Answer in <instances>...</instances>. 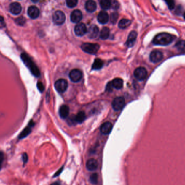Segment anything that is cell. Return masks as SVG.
<instances>
[{
  "label": "cell",
  "instance_id": "6da1fadb",
  "mask_svg": "<svg viewBox=\"0 0 185 185\" xmlns=\"http://www.w3.org/2000/svg\"><path fill=\"white\" fill-rule=\"evenodd\" d=\"M21 58L26 67L28 68L29 70H30L34 76L35 77H40V73L38 67H37L34 62L32 60V59L26 53H22L21 55Z\"/></svg>",
  "mask_w": 185,
  "mask_h": 185
},
{
  "label": "cell",
  "instance_id": "7a4b0ae2",
  "mask_svg": "<svg viewBox=\"0 0 185 185\" xmlns=\"http://www.w3.org/2000/svg\"><path fill=\"white\" fill-rule=\"evenodd\" d=\"M174 38L173 35L167 33L159 34L153 39L154 44L159 46H167L170 44L174 40Z\"/></svg>",
  "mask_w": 185,
  "mask_h": 185
},
{
  "label": "cell",
  "instance_id": "3957f363",
  "mask_svg": "<svg viewBox=\"0 0 185 185\" xmlns=\"http://www.w3.org/2000/svg\"><path fill=\"white\" fill-rule=\"evenodd\" d=\"M82 49L83 51L90 54H96L99 51V45L96 43H85L82 46Z\"/></svg>",
  "mask_w": 185,
  "mask_h": 185
},
{
  "label": "cell",
  "instance_id": "277c9868",
  "mask_svg": "<svg viewBox=\"0 0 185 185\" xmlns=\"http://www.w3.org/2000/svg\"><path fill=\"white\" fill-rule=\"evenodd\" d=\"M54 87L57 92L60 93H63L67 90L68 82L66 80L63 79H59L54 83Z\"/></svg>",
  "mask_w": 185,
  "mask_h": 185
},
{
  "label": "cell",
  "instance_id": "5b68a950",
  "mask_svg": "<svg viewBox=\"0 0 185 185\" xmlns=\"http://www.w3.org/2000/svg\"><path fill=\"white\" fill-rule=\"evenodd\" d=\"M147 70L144 67H138L134 71V75L135 78L139 81H143L147 77Z\"/></svg>",
  "mask_w": 185,
  "mask_h": 185
},
{
  "label": "cell",
  "instance_id": "8992f818",
  "mask_svg": "<svg viewBox=\"0 0 185 185\" xmlns=\"http://www.w3.org/2000/svg\"><path fill=\"white\" fill-rule=\"evenodd\" d=\"M65 19L66 17L64 13L60 10L55 12L53 15V21L57 25H61L63 24L65 21Z\"/></svg>",
  "mask_w": 185,
  "mask_h": 185
},
{
  "label": "cell",
  "instance_id": "52a82bcc",
  "mask_svg": "<svg viewBox=\"0 0 185 185\" xmlns=\"http://www.w3.org/2000/svg\"><path fill=\"white\" fill-rule=\"evenodd\" d=\"M125 105V100L123 97L116 98L112 103V108L116 111H119L124 107Z\"/></svg>",
  "mask_w": 185,
  "mask_h": 185
},
{
  "label": "cell",
  "instance_id": "ba28073f",
  "mask_svg": "<svg viewBox=\"0 0 185 185\" xmlns=\"http://www.w3.org/2000/svg\"><path fill=\"white\" fill-rule=\"evenodd\" d=\"M69 77L72 82H78L83 77V73L78 69H74L71 71Z\"/></svg>",
  "mask_w": 185,
  "mask_h": 185
},
{
  "label": "cell",
  "instance_id": "9c48e42d",
  "mask_svg": "<svg viewBox=\"0 0 185 185\" xmlns=\"http://www.w3.org/2000/svg\"><path fill=\"white\" fill-rule=\"evenodd\" d=\"M163 54L161 51L158 50H155L150 53V60L153 63H158L162 60Z\"/></svg>",
  "mask_w": 185,
  "mask_h": 185
},
{
  "label": "cell",
  "instance_id": "30bf717a",
  "mask_svg": "<svg viewBox=\"0 0 185 185\" xmlns=\"http://www.w3.org/2000/svg\"><path fill=\"white\" fill-rule=\"evenodd\" d=\"M87 29L85 24L83 23H80L77 25L74 28V32L75 34L79 36H82L85 35L87 33Z\"/></svg>",
  "mask_w": 185,
  "mask_h": 185
},
{
  "label": "cell",
  "instance_id": "8fae6325",
  "mask_svg": "<svg viewBox=\"0 0 185 185\" xmlns=\"http://www.w3.org/2000/svg\"><path fill=\"white\" fill-rule=\"evenodd\" d=\"M34 125V123L32 120L31 121V122L29 123L28 125L20 134L19 136V139L20 140L27 137L29 134L31 133L32 131V127Z\"/></svg>",
  "mask_w": 185,
  "mask_h": 185
},
{
  "label": "cell",
  "instance_id": "7c38bea8",
  "mask_svg": "<svg viewBox=\"0 0 185 185\" xmlns=\"http://www.w3.org/2000/svg\"><path fill=\"white\" fill-rule=\"evenodd\" d=\"M83 15L79 10H75L71 14V20L72 22L78 23L82 19Z\"/></svg>",
  "mask_w": 185,
  "mask_h": 185
},
{
  "label": "cell",
  "instance_id": "4fadbf2b",
  "mask_svg": "<svg viewBox=\"0 0 185 185\" xmlns=\"http://www.w3.org/2000/svg\"><path fill=\"white\" fill-rule=\"evenodd\" d=\"M137 36V34L136 31H132L130 32V33L128 36V40L126 42V45L128 47H131L134 46L136 40Z\"/></svg>",
  "mask_w": 185,
  "mask_h": 185
},
{
  "label": "cell",
  "instance_id": "5bb4252c",
  "mask_svg": "<svg viewBox=\"0 0 185 185\" xmlns=\"http://www.w3.org/2000/svg\"><path fill=\"white\" fill-rule=\"evenodd\" d=\"M88 37L90 38H97L99 33V28L96 25H92L87 30Z\"/></svg>",
  "mask_w": 185,
  "mask_h": 185
},
{
  "label": "cell",
  "instance_id": "9a60e30c",
  "mask_svg": "<svg viewBox=\"0 0 185 185\" xmlns=\"http://www.w3.org/2000/svg\"><path fill=\"white\" fill-rule=\"evenodd\" d=\"M86 168L90 171H94L97 169L98 167V161L95 159L89 160L86 165Z\"/></svg>",
  "mask_w": 185,
  "mask_h": 185
},
{
  "label": "cell",
  "instance_id": "2e32d148",
  "mask_svg": "<svg viewBox=\"0 0 185 185\" xmlns=\"http://www.w3.org/2000/svg\"><path fill=\"white\" fill-rule=\"evenodd\" d=\"M9 10L10 13L14 15H18L21 13L22 8L20 3L14 2L10 5Z\"/></svg>",
  "mask_w": 185,
  "mask_h": 185
},
{
  "label": "cell",
  "instance_id": "e0dca14e",
  "mask_svg": "<svg viewBox=\"0 0 185 185\" xmlns=\"http://www.w3.org/2000/svg\"><path fill=\"white\" fill-rule=\"evenodd\" d=\"M40 14V11L38 8L35 6H31L29 7L28 9V15L33 19H36L38 17Z\"/></svg>",
  "mask_w": 185,
  "mask_h": 185
},
{
  "label": "cell",
  "instance_id": "ac0fdd59",
  "mask_svg": "<svg viewBox=\"0 0 185 185\" xmlns=\"http://www.w3.org/2000/svg\"><path fill=\"white\" fill-rule=\"evenodd\" d=\"M112 129V124L110 122H106L104 123L101 127V132L104 135L110 134Z\"/></svg>",
  "mask_w": 185,
  "mask_h": 185
},
{
  "label": "cell",
  "instance_id": "d6986e66",
  "mask_svg": "<svg viewBox=\"0 0 185 185\" xmlns=\"http://www.w3.org/2000/svg\"><path fill=\"white\" fill-rule=\"evenodd\" d=\"M70 113V108L68 107V106L67 105H62L59 108V115L60 116L61 118L65 119L67 118V116H68Z\"/></svg>",
  "mask_w": 185,
  "mask_h": 185
},
{
  "label": "cell",
  "instance_id": "ffe728a7",
  "mask_svg": "<svg viewBox=\"0 0 185 185\" xmlns=\"http://www.w3.org/2000/svg\"><path fill=\"white\" fill-rule=\"evenodd\" d=\"M85 8L88 12L92 13L97 8L96 2L93 0H88L85 4Z\"/></svg>",
  "mask_w": 185,
  "mask_h": 185
},
{
  "label": "cell",
  "instance_id": "44dd1931",
  "mask_svg": "<svg viewBox=\"0 0 185 185\" xmlns=\"http://www.w3.org/2000/svg\"><path fill=\"white\" fill-rule=\"evenodd\" d=\"M97 19L100 23L106 24L108 22V14L106 12H101L98 15Z\"/></svg>",
  "mask_w": 185,
  "mask_h": 185
},
{
  "label": "cell",
  "instance_id": "7402d4cb",
  "mask_svg": "<svg viewBox=\"0 0 185 185\" xmlns=\"http://www.w3.org/2000/svg\"><path fill=\"white\" fill-rule=\"evenodd\" d=\"M111 82L113 88L117 90L121 89L123 86V81L120 78H116Z\"/></svg>",
  "mask_w": 185,
  "mask_h": 185
},
{
  "label": "cell",
  "instance_id": "603a6c76",
  "mask_svg": "<svg viewBox=\"0 0 185 185\" xmlns=\"http://www.w3.org/2000/svg\"><path fill=\"white\" fill-rule=\"evenodd\" d=\"M85 118H86V116H85V113L83 111H81V112H79L77 115L74 116V121L79 123V124H81L85 120Z\"/></svg>",
  "mask_w": 185,
  "mask_h": 185
},
{
  "label": "cell",
  "instance_id": "cb8c5ba5",
  "mask_svg": "<svg viewBox=\"0 0 185 185\" xmlns=\"http://www.w3.org/2000/svg\"><path fill=\"white\" fill-rule=\"evenodd\" d=\"M103 61L100 59H96L93 62L92 68L93 70H99L101 69L103 66Z\"/></svg>",
  "mask_w": 185,
  "mask_h": 185
},
{
  "label": "cell",
  "instance_id": "d4e9b609",
  "mask_svg": "<svg viewBox=\"0 0 185 185\" xmlns=\"http://www.w3.org/2000/svg\"><path fill=\"white\" fill-rule=\"evenodd\" d=\"M131 21L130 20L123 19L118 23V27L121 29H125L131 25Z\"/></svg>",
  "mask_w": 185,
  "mask_h": 185
},
{
  "label": "cell",
  "instance_id": "484cf974",
  "mask_svg": "<svg viewBox=\"0 0 185 185\" xmlns=\"http://www.w3.org/2000/svg\"><path fill=\"white\" fill-rule=\"evenodd\" d=\"M110 35V29L107 27H104L101 32L100 38L102 40H106L108 38Z\"/></svg>",
  "mask_w": 185,
  "mask_h": 185
},
{
  "label": "cell",
  "instance_id": "4316f807",
  "mask_svg": "<svg viewBox=\"0 0 185 185\" xmlns=\"http://www.w3.org/2000/svg\"><path fill=\"white\" fill-rule=\"evenodd\" d=\"M100 6L103 9H109L111 7V1L110 0H101Z\"/></svg>",
  "mask_w": 185,
  "mask_h": 185
},
{
  "label": "cell",
  "instance_id": "83f0119b",
  "mask_svg": "<svg viewBox=\"0 0 185 185\" xmlns=\"http://www.w3.org/2000/svg\"><path fill=\"white\" fill-rule=\"evenodd\" d=\"M98 176L97 173H93L90 177V181L91 184L95 185L98 182Z\"/></svg>",
  "mask_w": 185,
  "mask_h": 185
},
{
  "label": "cell",
  "instance_id": "f1b7e54d",
  "mask_svg": "<svg viewBox=\"0 0 185 185\" xmlns=\"http://www.w3.org/2000/svg\"><path fill=\"white\" fill-rule=\"evenodd\" d=\"M15 22L19 26H23L26 23V19L23 16H20L15 20Z\"/></svg>",
  "mask_w": 185,
  "mask_h": 185
},
{
  "label": "cell",
  "instance_id": "f546056e",
  "mask_svg": "<svg viewBox=\"0 0 185 185\" xmlns=\"http://www.w3.org/2000/svg\"><path fill=\"white\" fill-rule=\"evenodd\" d=\"M78 0H66L67 6L70 8H74L77 6Z\"/></svg>",
  "mask_w": 185,
  "mask_h": 185
},
{
  "label": "cell",
  "instance_id": "4dcf8cb0",
  "mask_svg": "<svg viewBox=\"0 0 185 185\" xmlns=\"http://www.w3.org/2000/svg\"><path fill=\"white\" fill-rule=\"evenodd\" d=\"M118 18V13L117 12H114L111 14V17H110V20H111V22L113 24H115L117 22Z\"/></svg>",
  "mask_w": 185,
  "mask_h": 185
},
{
  "label": "cell",
  "instance_id": "1f68e13d",
  "mask_svg": "<svg viewBox=\"0 0 185 185\" xmlns=\"http://www.w3.org/2000/svg\"><path fill=\"white\" fill-rule=\"evenodd\" d=\"M170 9H173L175 7L174 0H165Z\"/></svg>",
  "mask_w": 185,
  "mask_h": 185
},
{
  "label": "cell",
  "instance_id": "d6a6232c",
  "mask_svg": "<svg viewBox=\"0 0 185 185\" xmlns=\"http://www.w3.org/2000/svg\"><path fill=\"white\" fill-rule=\"evenodd\" d=\"M119 7V3L117 0H112L111 1V7L113 9H118Z\"/></svg>",
  "mask_w": 185,
  "mask_h": 185
},
{
  "label": "cell",
  "instance_id": "836d02e7",
  "mask_svg": "<svg viewBox=\"0 0 185 185\" xmlns=\"http://www.w3.org/2000/svg\"><path fill=\"white\" fill-rule=\"evenodd\" d=\"M176 47L178 48L179 50H181V51H184V48H185V42H184V41H179L176 45Z\"/></svg>",
  "mask_w": 185,
  "mask_h": 185
},
{
  "label": "cell",
  "instance_id": "e575fe53",
  "mask_svg": "<svg viewBox=\"0 0 185 185\" xmlns=\"http://www.w3.org/2000/svg\"><path fill=\"white\" fill-rule=\"evenodd\" d=\"M37 87L38 88L40 92H42L44 90V86L43 85V83H42V82H38L37 83Z\"/></svg>",
  "mask_w": 185,
  "mask_h": 185
},
{
  "label": "cell",
  "instance_id": "d590c367",
  "mask_svg": "<svg viewBox=\"0 0 185 185\" xmlns=\"http://www.w3.org/2000/svg\"><path fill=\"white\" fill-rule=\"evenodd\" d=\"M4 159V153H3L2 152L0 151V171L2 168V163H3V161Z\"/></svg>",
  "mask_w": 185,
  "mask_h": 185
},
{
  "label": "cell",
  "instance_id": "8d00e7d4",
  "mask_svg": "<svg viewBox=\"0 0 185 185\" xmlns=\"http://www.w3.org/2000/svg\"><path fill=\"white\" fill-rule=\"evenodd\" d=\"M22 159H23V164H26V163H27L28 161V156L27 155V154L25 153L23 154L22 156Z\"/></svg>",
  "mask_w": 185,
  "mask_h": 185
},
{
  "label": "cell",
  "instance_id": "74e56055",
  "mask_svg": "<svg viewBox=\"0 0 185 185\" xmlns=\"http://www.w3.org/2000/svg\"><path fill=\"white\" fill-rule=\"evenodd\" d=\"M112 90H113V87L112 86L111 82H109V83L107 84V85H106V90L108 92H111L112 91Z\"/></svg>",
  "mask_w": 185,
  "mask_h": 185
},
{
  "label": "cell",
  "instance_id": "f35d334b",
  "mask_svg": "<svg viewBox=\"0 0 185 185\" xmlns=\"http://www.w3.org/2000/svg\"><path fill=\"white\" fill-rule=\"evenodd\" d=\"M63 167H62L61 168H60V169L57 172L55 173V174L53 176V178H55V177H57V176H59L61 172H62V171H63Z\"/></svg>",
  "mask_w": 185,
  "mask_h": 185
},
{
  "label": "cell",
  "instance_id": "ab89813d",
  "mask_svg": "<svg viewBox=\"0 0 185 185\" xmlns=\"http://www.w3.org/2000/svg\"><path fill=\"white\" fill-rule=\"evenodd\" d=\"M182 7L181 6H179L177 8V10H176V13H177L178 15H181L182 12Z\"/></svg>",
  "mask_w": 185,
  "mask_h": 185
},
{
  "label": "cell",
  "instance_id": "60d3db41",
  "mask_svg": "<svg viewBox=\"0 0 185 185\" xmlns=\"http://www.w3.org/2000/svg\"><path fill=\"white\" fill-rule=\"evenodd\" d=\"M51 185H61L60 183L59 182H54L53 183H52V184H51Z\"/></svg>",
  "mask_w": 185,
  "mask_h": 185
},
{
  "label": "cell",
  "instance_id": "b9f144b4",
  "mask_svg": "<svg viewBox=\"0 0 185 185\" xmlns=\"http://www.w3.org/2000/svg\"><path fill=\"white\" fill-rule=\"evenodd\" d=\"M33 2H34V3H36V2H39L40 0H31Z\"/></svg>",
  "mask_w": 185,
  "mask_h": 185
}]
</instances>
